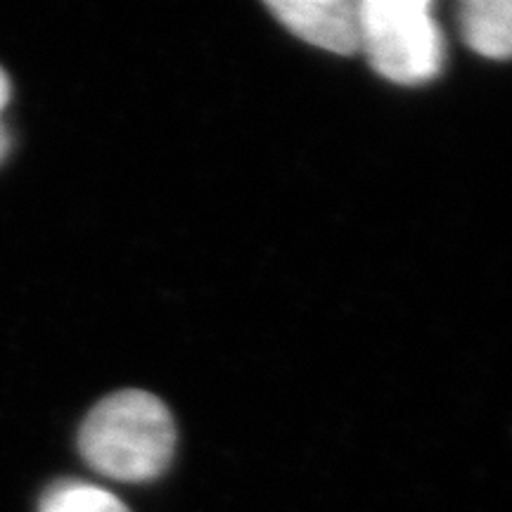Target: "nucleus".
<instances>
[{
  "label": "nucleus",
  "instance_id": "nucleus-1",
  "mask_svg": "<svg viewBox=\"0 0 512 512\" xmlns=\"http://www.w3.org/2000/svg\"><path fill=\"white\" fill-rule=\"evenodd\" d=\"M176 427L157 396L126 389L107 399L83 420L81 456L100 475L119 482H150L169 467Z\"/></svg>",
  "mask_w": 512,
  "mask_h": 512
},
{
  "label": "nucleus",
  "instance_id": "nucleus-2",
  "mask_svg": "<svg viewBox=\"0 0 512 512\" xmlns=\"http://www.w3.org/2000/svg\"><path fill=\"white\" fill-rule=\"evenodd\" d=\"M358 17L361 50L384 79L420 86L439 74L444 38L430 0H363Z\"/></svg>",
  "mask_w": 512,
  "mask_h": 512
},
{
  "label": "nucleus",
  "instance_id": "nucleus-3",
  "mask_svg": "<svg viewBox=\"0 0 512 512\" xmlns=\"http://www.w3.org/2000/svg\"><path fill=\"white\" fill-rule=\"evenodd\" d=\"M273 12L294 36L337 55L361 50V17L351 0H271Z\"/></svg>",
  "mask_w": 512,
  "mask_h": 512
},
{
  "label": "nucleus",
  "instance_id": "nucleus-4",
  "mask_svg": "<svg viewBox=\"0 0 512 512\" xmlns=\"http://www.w3.org/2000/svg\"><path fill=\"white\" fill-rule=\"evenodd\" d=\"M460 29L475 53L491 60H510L512 0H467L460 8Z\"/></svg>",
  "mask_w": 512,
  "mask_h": 512
},
{
  "label": "nucleus",
  "instance_id": "nucleus-5",
  "mask_svg": "<svg viewBox=\"0 0 512 512\" xmlns=\"http://www.w3.org/2000/svg\"><path fill=\"white\" fill-rule=\"evenodd\" d=\"M41 512H128L110 491L86 482H57L41 501Z\"/></svg>",
  "mask_w": 512,
  "mask_h": 512
},
{
  "label": "nucleus",
  "instance_id": "nucleus-6",
  "mask_svg": "<svg viewBox=\"0 0 512 512\" xmlns=\"http://www.w3.org/2000/svg\"><path fill=\"white\" fill-rule=\"evenodd\" d=\"M8 98H10V81H8V76H5L3 69H0V110L5 107Z\"/></svg>",
  "mask_w": 512,
  "mask_h": 512
},
{
  "label": "nucleus",
  "instance_id": "nucleus-7",
  "mask_svg": "<svg viewBox=\"0 0 512 512\" xmlns=\"http://www.w3.org/2000/svg\"><path fill=\"white\" fill-rule=\"evenodd\" d=\"M5 150H8V138H5L3 128H0V157L5 155Z\"/></svg>",
  "mask_w": 512,
  "mask_h": 512
}]
</instances>
